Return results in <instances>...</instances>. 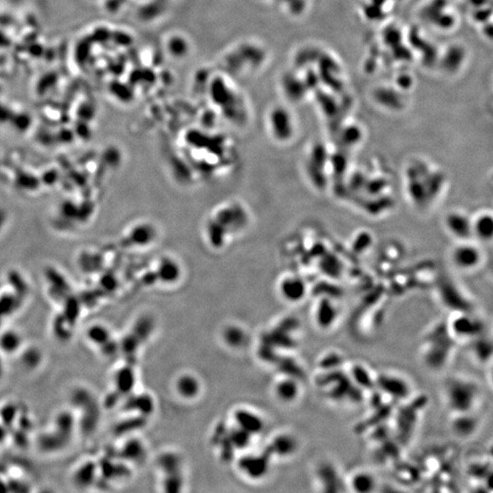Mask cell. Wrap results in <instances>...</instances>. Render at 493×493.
Masks as SVG:
<instances>
[{
    "instance_id": "cell-21",
    "label": "cell",
    "mask_w": 493,
    "mask_h": 493,
    "mask_svg": "<svg viewBox=\"0 0 493 493\" xmlns=\"http://www.w3.org/2000/svg\"><path fill=\"white\" fill-rule=\"evenodd\" d=\"M85 338L92 347L101 350L105 347L110 341H113L110 329L101 323L91 324L86 330Z\"/></svg>"
},
{
    "instance_id": "cell-4",
    "label": "cell",
    "mask_w": 493,
    "mask_h": 493,
    "mask_svg": "<svg viewBox=\"0 0 493 493\" xmlns=\"http://www.w3.org/2000/svg\"><path fill=\"white\" fill-rule=\"evenodd\" d=\"M449 259L451 264L460 272L476 271L483 261V251L481 244L474 240L456 241L452 246Z\"/></svg>"
},
{
    "instance_id": "cell-12",
    "label": "cell",
    "mask_w": 493,
    "mask_h": 493,
    "mask_svg": "<svg viewBox=\"0 0 493 493\" xmlns=\"http://www.w3.org/2000/svg\"><path fill=\"white\" fill-rule=\"evenodd\" d=\"M155 274L161 283L176 284L182 278L183 269L179 260L170 256H164L156 263Z\"/></svg>"
},
{
    "instance_id": "cell-27",
    "label": "cell",
    "mask_w": 493,
    "mask_h": 493,
    "mask_svg": "<svg viewBox=\"0 0 493 493\" xmlns=\"http://www.w3.org/2000/svg\"><path fill=\"white\" fill-rule=\"evenodd\" d=\"M122 452L129 462H138L144 456V447L139 440H129L124 444Z\"/></svg>"
},
{
    "instance_id": "cell-16",
    "label": "cell",
    "mask_w": 493,
    "mask_h": 493,
    "mask_svg": "<svg viewBox=\"0 0 493 493\" xmlns=\"http://www.w3.org/2000/svg\"><path fill=\"white\" fill-rule=\"evenodd\" d=\"M345 484L354 493H372L377 488V480L372 472L362 468L354 470L346 479Z\"/></svg>"
},
{
    "instance_id": "cell-25",
    "label": "cell",
    "mask_w": 493,
    "mask_h": 493,
    "mask_svg": "<svg viewBox=\"0 0 493 493\" xmlns=\"http://www.w3.org/2000/svg\"><path fill=\"white\" fill-rule=\"evenodd\" d=\"M114 384L118 391L123 394H128L133 389L135 383V376L132 368L122 367L114 375Z\"/></svg>"
},
{
    "instance_id": "cell-2",
    "label": "cell",
    "mask_w": 493,
    "mask_h": 493,
    "mask_svg": "<svg viewBox=\"0 0 493 493\" xmlns=\"http://www.w3.org/2000/svg\"><path fill=\"white\" fill-rule=\"evenodd\" d=\"M456 341L449 334L447 324H438L426 335L422 344L425 364L434 370L444 367L449 360Z\"/></svg>"
},
{
    "instance_id": "cell-5",
    "label": "cell",
    "mask_w": 493,
    "mask_h": 493,
    "mask_svg": "<svg viewBox=\"0 0 493 493\" xmlns=\"http://www.w3.org/2000/svg\"><path fill=\"white\" fill-rule=\"evenodd\" d=\"M455 316L446 323L449 334L456 341H474L483 333V323L466 310H457Z\"/></svg>"
},
{
    "instance_id": "cell-7",
    "label": "cell",
    "mask_w": 493,
    "mask_h": 493,
    "mask_svg": "<svg viewBox=\"0 0 493 493\" xmlns=\"http://www.w3.org/2000/svg\"><path fill=\"white\" fill-rule=\"evenodd\" d=\"M447 233L456 241L472 240V216L461 209H452L443 218Z\"/></svg>"
},
{
    "instance_id": "cell-13",
    "label": "cell",
    "mask_w": 493,
    "mask_h": 493,
    "mask_svg": "<svg viewBox=\"0 0 493 493\" xmlns=\"http://www.w3.org/2000/svg\"><path fill=\"white\" fill-rule=\"evenodd\" d=\"M97 477H99V463L92 460H83L78 463L71 476L75 487L83 490L91 487Z\"/></svg>"
},
{
    "instance_id": "cell-22",
    "label": "cell",
    "mask_w": 493,
    "mask_h": 493,
    "mask_svg": "<svg viewBox=\"0 0 493 493\" xmlns=\"http://www.w3.org/2000/svg\"><path fill=\"white\" fill-rule=\"evenodd\" d=\"M348 375L354 382V385L360 389H372L375 387V376L364 365H353L347 371ZM376 375V374H375Z\"/></svg>"
},
{
    "instance_id": "cell-26",
    "label": "cell",
    "mask_w": 493,
    "mask_h": 493,
    "mask_svg": "<svg viewBox=\"0 0 493 493\" xmlns=\"http://www.w3.org/2000/svg\"><path fill=\"white\" fill-rule=\"evenodd\" d=\"M223 338L226 343L230 347H241L246 340L245 332L238 326H229L225 329Z\"/></svg>"
},
{
    "instance_id": "cell-15",
    "label": "cell",
    "mask_w": 493,
    "mask_h": 493,
    "mask_svg": "<svg viewBox=\"0 0 493 493\" xmlns=\"http://www.w3.org/2000/svg\"><path fill=\"white\" fill-rule=\"evenodd\" d=\"M234 420L236 427L245 430L252 436L261 433L265 427L264 421L259 414L244 408L235 411Z\"/></svg>"
},
{
    "instance_id": "cell-24",
    "label": "cell",
    "mask_w": 493,
    "mask_h": 493,
    "mask_svg": "<svg viewBox=\"0 0 493 493\" xmlns=\"http://www.w3.org/2000/svg\"><path fill=\"white\" fill-rule=\"evenodd\" d=\"M42 353L38 347L35 346H28L24 345L20 350L18 356L21 358V365L26 369L34 370L35 368L39 367L42 362Z\"/></svg>"
},
{
    "instance_id": "cell-20",
    "label": "cell",
    "mask_w": 493,
    "mask_h": 493,
    "mask_svg": "<svg viewBox=\"0 0 493 493\" xmlns=\"http://www.w3.org/2000/svg\"><path fill=\"white\" fill-rule=\"evenodd\" d=\"M175 388L181 399L192 400L201 392V383L195 375L185 373L177 377Z\"/></svg>"
},
{
    "instance_id": "cell-29",
    "label": "cell",
    "mask_w": 493,
    "mask_h": 493,
    "mask_svg": "<svg viewBox=\"0 0 493 493\" xmlns=\"http://www.w3.org/2000/svg\"><path fill=\"white\" fill-rule=\"evenodd\" d=\"M6 437V428L0 422V445L5 441Z\"/></svg>"
},
{
    "instance_id": "cell-3",
    "label": "cell",
    "mask_w": 493,
    "mask_h": 493,
    "mask_svg": "<svg viewBox=\"0 0 493 493\" xmlns=\"http://www.w3.org/2000/svg\"><path fill=\"white\" fill-rule=\"evenodd\" d=\"M70 403L71 410L81 412V415L75 416L78 430L91 433L100 419L99 405L93 394L87 387L76 386L70 392Z\"/></svg>"
},
{
    "instance_id": "cell-23",
    "label": "cell",
    "mask_w": 493,
    "mask_h": 493,
    "mask_svg": "<svg viewBox=\"0 0 493 493\" xmlns=\"http://www.w3.org/2000/svg\"><path fill=\"white\" fill-rule=\"evenodd\" d=\"M455 420H453L452 428L457 435L462 436H469L477 427V419L473 416V412L453 414Z\"/></svg>"
},
{
    "instance_id": "cell-18",
    "label": "cell",
    "mask_w": 493,
    "mask_h": 493,
    "mask_svg": "<svg viewBox=\"0 0 493 493\" xmlns=\"http://www.w3.org/2000/svg\"><path fill=\"white\" fill-rule=\"evenodd\" d=\"M299 443L295 436L290 433H281L273 437L269 452L278 458H290L297 452Z\"/></svg>"
},
{
    "instance_id": "cell-28",
    "label": "cell",
    "mask_w": 493,
    "mask_h": 493,
    "mask_svg": "<svg viewBox=\"0 0 493 493\" xmlns=\"http://www.w3.org/2000/svg\"><path fill=\"white\" fill-rule=\"evenodd\" d=\"M251 438L252 436L245 430L235 427L230 435V443L238 449H244L249 445Z\"/></svg>"
},
{
    "instance_id": "cell-8",
    "label": "cell",
    "mask_w": 493,
    "mask_h": 493,
    "mask_svg": "<svg viewBox=\"0 0 493 493\" xmlns=\"http://www.w3.org/2000/svg\"><path fill=\"white\" fill-rule=\"evenodd\" d=\"M279 297L291 304L302 303L308 294V285L303 277L297 274H286L277 285Z\"/></svg>"
},
{
    "instance_id": "cell-6",
    "label": "cell",
    "mask_w": 493,
    "mask_h": 493,
    "mask_svg": "<svg viewBox=\"0 0 493 493\" xmlns=\"http://www.w3.org/2000/svg\"><path fill=\"white\" fill-rule=\"evenodd\" d=\"M375 388L394 400H405L411 395L412 386L405 376L395 372H382L375 375Z\"/></svg>"
},
{
    "instance_id": "cell-14",
    "label": "cell",
    "mask_w": 493,
    "mask_h": 493,
    "mask_svg": "<svg viewBox=\"0 0 493 493\" xmlns=\"http://www.w3.org/2000/svg\"><path fill=\"white\" fill-rule=\"evenodd\" d=\"M493 237V216L490 211H481L472 216V240L488 243Z\"/></svg>"
},
{
    "instance_id": "cell-9",
    "label": "cell",
    "mask_w": 493,
    "mask_h": 493,
    "mask_svg": "<svg viewBox=\"0 0 493 493\" xmlns=\"http://www.w3.org/2000/svg\"><path fill=\"white\" fill-rule=\"evenodd\" d=\"M272 136L279 144H288L293 139L295 127L291 115L283 110H276L270 117Z\"/></svg>"
},
{
    "instance_id": "cell-11",
    "label": "cell",
    "mask_w": 493,
    "mask_h": 493,
    "mask_svg": "<svg viewBox=\"0 0 493 493\" xmlns=\"http://www.w3.org/2000/svg\"><path fill=\"white\" fill-rule=\"evenodd\" d=\"M339 316V309L331 299L323 298L315 304L313 320L318 328L323 331H329L334 328Z\"/></svg>"
},
{
    "instance_id": "cell-10",
    "label": "cell",
    "mask_w": 493,
    "mask_h": 493,
    "mask_svg": "<svg viewBox=\"0 0 493 493\" xmlns=\"http://www.w3.org/2000/svg\"><path fill=\"white\" fill-rule=\"evenodd\" d=\"M239 469L250 480H260L265 477L270 469V455L248 454L239 461Z\"/></svg>"
},
{
    "instance_id": "cell-1",
    "label": "cell",
    "mask_w": 493,
    "mask_h": 493,
    "mask_svg": "<svg viewBox=\"0 0 493 493\" xmlns=\"http://www.w3.org/2000/svg\"><path fill=\"white\" fill-rule=\"evenodd\" d=\"M444 398L452 414L470 413L479 405L481 389L474 381L456 375L446 382Z\"/></svg>"
},
{
    "instance_id": "cell-19",
    "label": "cell",
    "mask_w": 493,
    "mask_h": 493,
    "mask_svg": "<svg viewBox=\"0 0 493 493\" xmlns=\"http://www.w3.org/2000/svg\"><path fill=\"white\" fill-rule=\"evenodd\" d=\"M275 397L284 404L295 402L301 395V386L292 376L280 378L274 386Z\"/></svg>"
},
{
    "instance_id": "cell-17",
    "label": "cell",
    "mask_w": 493,
    "mask_h": 493,
    "mask_svg": "<svg viewBox=\"0 0 493 493\" xmlns=\"http://www.w3.org/2000/svg\"><path fill=\"white\" fill-rule=\"evenodd\" d=\"M23 335L14 328L0 330V354L3 356L18 355L25 345Z\"/></svg>"
}]
</instances>
